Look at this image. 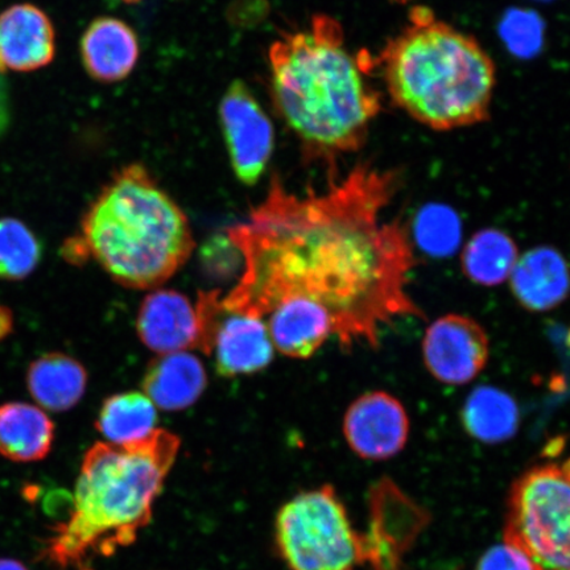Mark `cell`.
<instances>
[{
	"instance_id": "cell-1",
	"label": "cell",
	"mask_w": 570,
	"mask_h": 570,
	"mask_svg": "<svg viewBox=\"0 0 570 570\" xmlns=\"http://www.w3.org/2000/svg\"><path fill=\"white\" fill-rule=\"evenodd\" d=\"M397 185L394 170L370 164L305 196L274 178L246 223L226 232L244 273L223 308L265 320L284 304L313 306L345 351L376 348L396 318L425 320L409 292L416 259L407 227L382 220Z\"/></svg>"
},
{
	"instance_id": "cell-2",
	"label": "cell",
	"mask_w": 570,
	"mask_h": 570,
	"mask_svg": "<svg viewBox=\"0 0 570 570\" xmlns=\"http://www.w3.org/2000/svg\"><path fill=\"white\" fill-rule=\"evenodd\" d=\"M368 68L365 55L348 51L340 21L327 16L271 47L274 104L306 159L333 161L365 146L383 107Z\"/></svg>"
},
{
	"instance_id": "cell-3",
	"label": "cell",
	"mask_w": 570,
	"mask_h": 570,
	"mask_svg": "<svg viewBox=\"0 0 570 570\" xmlns=\"http://www.w3.org/2000/svg\"><path fill=\"white\" fill-rule=\"evenodd\" d=\"M180 446L176 434L159 428L137 443L92 445L78 475L73 509L55 527L45 558L62 570H95V560L134 544L151 523Z\"/></svg>"
},
{
	"instance_id": "cell-4",
	"label": "cell",
	"mask_w": 570,
	"mask_h": 570,
	"mask_svg": "<svg viewBox=\"0 0 570 570\" xmlns=\"http://www.w3.org/2000/svg\"><path fill=\"white\" fill-rule=\"evenodd\" d=\"M367 60L380 69L391 102L430 130H460L491 116L494 60L474 36L426 7H413L402 31Z\"/></svg>"
},
{
	"instance_id": "cell-5",
	"label": "cell",
	"mask_w": 570,
	"mask_h": 570,
	"mask_svg": "<svg viewBox=\"0 0 570 570\" xmlns=\"http://www.w3.org/2000/svg\"><path fill=\"white\" fill-rule=\"evenodd\" d=\"M195 249L189 220L140 164L120 170L85 214L80 235L63 247L66 259H95L114 282L155 289Z\"/></svg>"
},
{
	"instance_id": "cell-6",
	"label": "cell",
	"mask_w": 570,
	"mask_h": 570,
	"mask_svg": "<svg viewBox=\"0 0 570 570\" xmlns=\"http://www.w3.org/2000/svg\"><path fill=\"white\" fill-rule=\"evenodd\" d=\"M503 538L532 570H570V458L534 465L511 484Z\"/></svg>"
},
{
	"instance_id": "cell-7",
	"label": "cell",
	"mask_w": 570,
	"mask_h": 570,
	"mask_svg": "<svg viewBox=\"0 0 570 570\" xmlns=\"http://www.w3.org/2000/svg\"><path fill=\"white\" fill-rule=\"evenodd\" d=\"M275 541L289 570H355L370 561L367 537L354 530L331 484L304 491L283 505Z\"/></svg>"
},
{
	"instance_id": "cell-8",
	"label": "cell",
	"mask_w": 570,
	"mask_h": 570,
	"mask_svg": "<svg viewBox=\"0 0 570 570\" xmlns=\"http://www.w3.org/2000/svg\"><path fill=\"white\" fill-rule=\"evenodd\" d=\"M489 358L490 340L479 321L449 313L426 327L423 361L438 382L463 386L480 376Z\"/></svg>"
},
{
	"instance_id": "cell-9",
	"label": "cell",
	"mask_w": 570,
	"mask_h": 570,
	"mask_svg": "<svg viewBox=\"0 0 570 570\" xmlns=\"http://www.w3.org/2000/svg\"><path fill=\"white\" fill-rule=\"evenodd\" d=\"M235 176L246 185L261 180L274 153V126L246 83L235 81L219 106Z\"/></svg>"
},
{
	"instance_id": "cell-10",
	"label": "cell",
	"mask_w": 570,
	"mask_h": 570,
	"mask_svg": "<svg viewBox=\"0 0 570 570\" xmlns=\"http://www.w3.org/2000/svg\"><path fill=\"white\" fill-rule=\"evenodd\" d=\"M410 430L407 410L386 391L356 397L344 417L346 443L363 460L394 459L407 445Z\"/></svg>"
},
{
	"instance_id": "cell-11",
	"label": "cell",
	"mask_w": 570,
	"mask_h": 570,
	"mask_svg": "<svg viewBox=\"0 0 570 570\" xmlns=\"http://www.w3.org/2000/svg\"><path fill=\"white\" fill-rule=\"evenodd\" d=\"M137 332L142 344L159 355L198 348L196 304L180 292L156 289L140 304Z\"/></svg>"
},
{
	"instance_id": "cell-12",
	"label": "cell",
	"mask_w": 570,
	"mask_h": 570,
	"mask_svg": "<svg viewBox=\"0 0 570 570\" xmlns=\"http://www.w3.org/2000/svg\"><path fill=\"white\" fill-rule=\"evenodd\" d=\"M55 52L52 21L39 7L16 4L0 13V75L45 68Z\"/></svg>"
},
{
	"instance_id": "cell-13",
	"label": "cell",
	"mask_w": 570,
	"mask_h": 570,
	"mask_svg": "<svg viewBox=\"0 0 570 570\" xmlns=\"http://www.w3.org/2000/svg\"><path fill=\"white\" fill-rule=\"evenodd\" d=\"M274 352L265 320L224 309L214 332L209 354L216 360L219 375L262 372L273 362Z\"/></svg>"
},
{
	"instance_id": "cell-14",
	"label": "cell",
	"mask_w": 570,
	"mask_h": 570,
	"mask_svg": "<svg viewBox=\"0 0 570 570\" xmlns=\"http://www.w3.org/2000/svg\"><path fill=\"white\" fill-rule=\"evenodd\" d=\"M509 281L519 305L531 312L558 308L570 294L568 262L552 247L520 255Z\"/></svg>"
},
{
	"instance_id": "cell-15",
	"label": "cell",
	"mask_w": 570,
	"mask_h": 570,
	"mask_svg": "<svg viewBox=\"0 0 570 570\" xmlns=\"http://www.w3.org/2000/svg\"><path fill=\"white\" fill-rule=\"evenodd\" d=\"M81 57L85 69L96 81H122L137 66L138 36L124 20L96 19L82 36Z\"/></svg>"
},
{
	"instance_id": "cell-16",
	"label": "cell",
	"mask_w": 570,
	"mask_h": 570,
	"mask_svg": "<svg viewBox=\"0 0 570 570\" xmlns=\"http://www.w3.org/2000/svg\"><path fill=\"white\" fill-rule=\"evenodd\" d=\"M208 386L203 362L188 352L163 354L149 363L142 394L156 409L177 412L194 405Z\"/></svg>"
},
{
	"instance_id": "cell-17",
	"label": "cell",
	"mask_w": 570,
	"mask_h": 570,
	"mask_svg": "<svg viewBox=\"0 0 570 570\" xmlns=\"http://www.w3.org/2000/svg\"><path fill=\"white\" fill-rule=\"evenodd\" d=\"M55 441V424L47 413L28 403L0 405V455L13 462L47 458Z\"/></svg>"
},
{
	"instance_id": "cell-18",
	"label": "cell",
	"mask_w": 570,
	"mask_h": 570,
	"mask_svg": "<svg viewBox=\"0 0 570 570\" xmlns=\"http://www.w3.org/2000/svg\"><path fill=\"white\" fill-rule=\"evenodd\" d=\"M27 386L40 407L66 412L81 401L88 386L87 370L67 354L49 353L31 363Z\"/></svg>"
},
{
	"instance_id": "cell-19",
	"label": "cell",
	"mask_w": 570,
	"mask_h": 570,
	"mask_svg": "<svg viewBox=\"0 0 570 570\" xmlns=\"http://www.w3.org/2000/svg\"><path fill=\"white\" fill-rule=\"evenodd\" d=\"M266 324L276 351L289 358H311L333 336L326 313L301 304L277 306Z\"/></svg>"
},
{
	"instance_id": "cell-20",
	"label": "cell",
	"mask_w": 570,
	"mask_h": 570,
	"mask_svg": "<svg viewBox=\"0 0 570 570\" xmlns=\"http://www.w3.org/2000/svg\"><path fill=\"white\" fill-rule=\"evenodd\" d=\"M461 420L470 438L483 444H502L515 436L520 413L508 392L481 386L466 399Z\"/></svg>"
},
{
	"instance_id": "cell-21",
	"label": "cell",
	"mask_w": 570,
	"mask_h": 570,
	"mask_svg": "<svg viewBox=\"0 0 570 570\" xmlns=\"http://www.w3.org/2000/svg\"><path fill=\"white\" fill-rule=\"evenodd\" d=\"M158 409L142 392L131 391L106 399L97 430L107 443L127 445L146 439L156 430Z\"/></svg>"
},
{
	"instance_id": "cell-22",
	"label": "cell",
	"mask_w": 570,
	"mask_h": 570,
	"mask_svg": "<svg viewBox=\"0 0 570 570\" xmlns=\"http://www.w3.org/2000/svg\"><path fill=\"white\" fill-rule=\"evenodd\" d=\"M519 249L509 235L499 230L475 234L463 248L461 266L469 281L482 287H497L510 279Z\"/></svg>"
},
{
	"instance_id": "cell-23",
	"label": "cell",
	"mask_w": 570,
	"mask_h": 570,
	"mask_svg": "<svg viewBox=\"0 0 570 570\" xmlns=\"http://www.w3.org/2000/svg\"><path fill=\"white\" fill-rule=\"evenodd\" d=\"M40 259L41 246L35 234L18 219H0V279L23 281Z\"/></svg>"
},
{
	"instance_id": "cell-24",
	"label": "cell",
	"mask_w": 570,
	"mask_h": 570,
	"mask_svg": "<svg viewBox=\"0 0 570 570\" xmlns=\"http://www.w3.org/2000/svg\"><path fill=\"white\" fill-rule=\"evenodd\" d=\"M416 238L428 254L449 255L460 242L459 224L446 213L426 214L417 227Z\"/></svg>"
},
{
	"instance_id": "cell-25",
	"label": "cell",
	"mask_w": 570,
	"mask_h": 570,
	"mask_svg": "<svg viewBox=\"0 0 570 570\" xmlns=\"http://www.w3.org/2000/svg\"><path fill=\"white\" fill-rule=\"evenodd\" d=\"M475 570H532L529 561L514 548L502 544L490 548L484 553Z\"/></svg>"
},
{
	"instance_id": "cell-26",
	"label": "cell",
	"mask_w": 570,
	"mask_h": 570,
	"mask_svg": "<svg viewBox=\"0 0 570 570\" xmlns=\"http://www.w3.org/2000/svg\"><path fill=\"white\" fill-rule=\"evenodd\" d=\"M10 125V99L9 92L2 77H0V135L6 131Z\"/></svg>"
},
{
	"instance_id": "cell-27",
	"label": "cell",
	"mask_w": 570,
	"mask_h": 570,
	"mask_svg": "<svg viewBox=\"0 0 570 570\" xmlns=\"http://www.w3.org/2000/svg\"><path fill=\"white\" fill-rule=\"evenodd\" d=\"M12 331V315L9 308L0 305V341L10 336Z\"/></svg>"
},
{
	"instance_id": "cell-28",
	"label": "cell",
	"mask_w": 570,
	"mask_h": 570,
	"mask_svg": "<svg viewBox=\"0 0 570 570\" xmlns=\"http://www.w3.org/2000/svg\"><path fill=\"white\" fill-rule=\"evenodd\" d=\"M0 570H28L21 562L11 559H0Z\"/></svg>"
},
{
	"instance_id": "cell-29",
	"label": "cell",
	"mask_w": 570,
	"mask_h": 570,
	"mask_svg": "<svg viewBox=\"0 0 570 570\" xmlns=\"http://www.w3.org/2000/svg\"><path fill=\"white\" fill-rule=\"evenodd\" d=\"M568 338H569L568 341H569V344H570V331H569V337Z\"/></svg>"
}]
</instances>
